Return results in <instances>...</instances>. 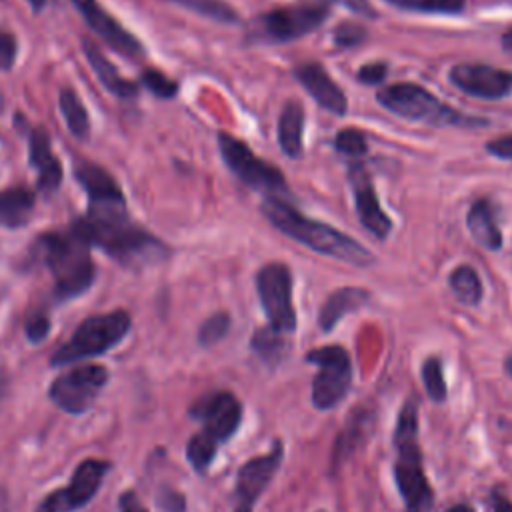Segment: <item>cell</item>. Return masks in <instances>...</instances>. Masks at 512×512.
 I'll return each mask as SVG.
<instances>
[{
  "label": "cell",
  "instance_id": "cell-37",
  "mask_svg": "<svg viewBox=\"0 0 512 512\" xmlns=\"http://www.w3.org/2000/svg\"><path fill=\"white\" fill-rule=\"evenodd\" d=\"M24 334L32 344L42 342L50 334V318L42 312H36L32 316H28V320L24 324Z\"/></svg>",
  "mask_w": 512,
  "mask_h": 512
},
{
  "label": "cell",
  "instance_id": "cell-34",
  "mask_svg": "<svg viewBox=\"0 0 512 512\" xmlns=\"http://www.w3.org/2000/svg\"><path fill=\"white\" fill-rule=\"evenodd\" d=\"M140 84H142L148 92H152L154 96L164 98V100L174 98V96L178 94V84H176L172 78H168L166 74H162L160 70H154V68H146V70L140 74Z\"/></svg>",
  "mask_w": 512,
  "mask_h": 512
},
{
  "label": "cell",
  "instance_id": "cell-23",
  "mask_svg": "<svg viewBox=\"0 0 512 512\" xmlns=\"http://www.w3.org/2000/svg\"><path fill=\"white\" fill-rule=\"evenodd\" d=\"M74 178L86 192L88 202H102V200H112V198L124 196L122 190L118 188L116 180L98 164L84 162V160L76 162Z\"/></svg>",
  "mask_w": 512,
  "mask_h": 512
},
{
  "label": "cell",
  "instance_id": "cell-2",
  "mask_svg": "<svg viewBox=\"0 0 512 512\" xmlns=\"http://www.w3.org/2000/svg\"><path fill=\"white\" fill-rule=\"evenodd\" d=\"M264 218L282 234L290 236L292 240L304 244L306 248L354 264V266H368L374 262V254L356 242L352 236L336 230L330 224L310 220L300 210H296L290 202L278 196H266L260 206Z\"/></svg>",
  "mask_w": 512,
  "mask_h": 512
},
{
  "label": "cell",
  "instance_id": "cell-13",
  "mask_svg": "<svg viewBox=\"0 0 512 512\" xmlns=\"http://www.w3.org/2000/svg\"><path fill=\"white\" fill-rule=\"evenodd\" d=\"M450 82L464 94L482 100H500L512 94V72L488 64H456L448 74Z\"/></svg>",
  "mask_w": 512,
  "mask_h": 512
},
{
  "label": "cell",
  "instance_id": "cell-18",
  "mask_svg": "<svg viewBox=\"0 0 512 512\" xmlns=\"http://www.w3.org/2000/svg\"><path fill=\"white\" fill-rule=\"evenodd\" d=\"M298 82L306 88V92L328 112L336 116H344L348 110L346 94L340 86L330 78L326 68L318 62H306L294 70Z\"/></svg>",
  "mask_w": 512,
  "mask_h": 512
},
{
  "label": "cell",
  "instance_id": "cell-49",
  "mask_svg": "<svg viewBox=\"0 0 512 512\" xmlns=\"http://www.w3.org/2000/svg\"><path fill=\"white\" fill-rule=\"evenodd\" d=\"M504 368H506V370H508V372H510V374H512V356H510V358H508V360H506V364H504Z\"/></svg>",
  "mask_w": 512,
  "mask_h": 512
},
{
  "label": "cell",
  "instance_id": "cell-45",
  "mask_svg": "<svg viewBox=\"0 0 512 512\" xmlns=\"http://www.w3.org/2000/svg\"><path fill=\"white\" fill-rule=\"evenodd\" d=\"M502 48H504V52L512 54V28L502 34Z\"/></svg>",
  "mask_w": 512,
  "mask_h": 512
},
{
  "label": "cell",
  "instance_id": "cell-20",
  "mask_svg": "<svg viewBox=\"0 0 512 512\" xmlns=\"http://www.w3.org/2000/svg\"><path fill=\"white\" fill-rule=\"evenodd\" d=\"M82 52H84L88 64L92 66L96 78L100 80V84H102L110 94H114V96H118V98H124V100L134 98V96L138 94L136 82H130V80L122 78V76L118 74L116 66L102 54V50H100L92 40H88V38L82 40Z\"/></svg>",
  "mask_w": 512,
  "mask_h": 512
},
{
  "label": "cell",
  "instance_id": "cell-4",
  "mask_svg": "<svg viewBox=\"0 0 512 512\" xmlns=\"http://www.w3.org/2000/svg\"><path fill=\"white\" fill-rule=\"evenodd\" d=\"M418 418L416 404L406 402L394 434V446L398 452L394 476L398 490L404 498L408 512H428L432 506V488L422 470V456L418 450Z\"/></svg>",
  "mask_w": 512,
  "mask_h": 512
},
{
  "label": "cell",
  "instance_id": "cell-44",
  "mask_svg": "<svg viewBox=\"0 0 512 512\" xmlns=\"http://www.w3.org/2000/svg\"><path fill=\"white\" fill-rule=\"evenodd\" d=\"M494 512H512V502L504 496H498L494 500Z\"/></svg>",
  "mask_w": 512,
  "mask_h": 512
},
{
  "label": "cell",
  "instance_id": "cell-47",
  "mask_svg": "<svg viewBox=\"0 0 512 512\" xmlns=\"http://www.w3.org/2000/svg\"><path fill=\"white\" fill-rule=\"evenodd\" d=\"M446 512H474V510L468 504H456V506H450Z\"/></svg>",
  "mask_w": 512,
  "mask_h": 512
},
{
  "label": "cell",
  "instance_id": "cell-31",
  "mask_svg": "<svg viewBox=\"0 0 512 512\" xmlns=\"http://www.w3.org/2000/svg\"><path fill=\"white\" fill-rule=\"evenodd\" d=\"M252 348L266 360H276L280 358V354L286 352L288 348V340L284 336V332L272 328V326H266V328H260L254 332V338H252Z\"/></svg>",
  "mask_w": 512,
  "mask_h": 512
},
{
  "label": "cell",
  "instance_id": "cell-48",
  "mask_svg": "<svg viewBox=\"0 0 512 512\" xmlns=\"http://www.w3.org/2000/svg\"><path fill=\"white\" fill-rule=\"evenodd\" d=\"M234 512H252V504H248V502H238V506H236Z\"/></svg>",
  "mask_w": 512,
  "mask_h": 512
},
{
  "label": "cell",
  "instance_id": "cell-39",
  "mask_svg": "<svg viewBox=\"0 0 512 512\" xmlns=\"http://www.w3.org/2000/svg\"><path fill=\"white\" fill-rule=\"evenodd\" d=\"M386 72H388V66L384 62H370L358 68L356 78L366 86H376L386 78Z\"/></svg>",
  "mask_w": 512,
  "mask_h": 512
},
{
  "label": "cell",
  "instance_id": "cell-14",
  "mask_svg": "<svg viewBox=\"0 0 512 512\" xmlns=\"http://www.w3.org/2000/svg\"><path fill=\"white\" fill-rule=\"evenodd\" d=\"M190 416L202 422V430L208 436H212L216 442H224L236 432L242 408L230 392H214L200 398L190 408Z\"/></svg>",
  "mask_w": 512,
  "mask_h": 512
},
{
  "label": "cell",
  "instance_id": "cell-5",
  "mask_svg": "<svg viewBox=\"0 0 512 512\" xmlns=\"http://www.w3.org/2000/svg\"><path fill=\"white\" fill-rule=\"evenodd\" d=\"M376 100L382 108L388 112L412 120V122H424L430 126H464V128H476L486 126L488 120L474 118L468 114H462L460 110L450 108L442 100H438L432 92L422 88L414 82H396L390 86H384L376 92Z\"/></svg>",
  "mask_w": 512,
  "mask_h": 512
},
{
  "label": "cell",
  "instance_id": "cell-30",
  "mask_svg": "<svg viewBox=\"0 0 512 512\" xmlns=\"http://www.w3.org/2000/svg\"><path fill=\"white\" fill-rule=\"evenodd\" d=\"M400 10L420 12V14H460L464 10V0H384Z\"/></svg>",
  "mask_w": 512,
  "mask_h": 512
},
{
  "label": "cell",
  "instance_id": "cell-3",
  "mask_svg": "<svg viewBox=\"0 0 512 512\" xmlns=\"http://www.w3.org/2000/svg\"><path fill=\"white\" fill-rule=\"evenodd\" d=\"M30 256L44 264L54 278L56 300H70L84 294L96 278L90 244L72 228L40 234L30 244Z\"/></svg>",
  "mask_w": 512,
  "mask_h": 512
},
{
  "label": "cell",
  "instance_id": "cell-1",
  "mask_svg": "<svg viewBox=\"0 0 512 512\" xmlns=\"http://www.w3.org/2000/svg\"><path fill=\"white\" fill-rule=\"evenodd\" d=\"M70 228L90 246H96L126 268L162 262L170 254L160 238L134 224L128 214L106 218L86 214L76 218Z\"/></svg>",
  "mask_w": 512,
  "mask_h": 512
},
{
  "label": "cell",
  "instance_id": "cell-40",
  "mask_svg": "<svg viewBox=\"0 0 512 512\" xmlns=\"http://www.w3.org/2000/svg\"><path fill=\"white\" fill-rule=\"evenodd\" d=\"M158 506L164 512H184L186 500H184V496L180 492H176L172 488H162L158 492Z\"/></svg>",
  "mask_w": 512,
  "mask_h": 512
},
{
  "label": "cell",
  "instance_id": "cell-38",
  "mask_svg": "<svg viewBox=\"0 0 512 512\" xmlns=\"http://www.w3.org/2000/svg\"><path fill=\"white\" fill-rule=\"evenodd\" d=\"M16 56H18V38L8 30H0V70L4 72L12 70Z\"/></svg>",
  "mask_w": 512,
  "mask_h": 512
},
{
  "label": "cell",
  "instance_id": "cell-32",
  "mask_svg": "<svg viewBox=\"0 0 512 512\" xmlns=\"http://www.w3.org/2000/svg\"><path fill=\"white\" fill-rule=\"evenodd\" d=\"M334 148L346 158L360 160L368 152V140L366 134L358 128H342L336 132Z\"/></svg>",
  "mask_w": 512,
  "mask_h": 512
},
{
  "label": "cell",
  "instance_id": "cell-43",
  "mask_svg": "<svg viewBox=\"0 0 512 512\" xmlns=\"http://www.w3.org/2000/svg\"><path fill=\"white\" fill-rule=\"evenodd\" d=\"M120 512H148L136 498L134 492H124L120 496Z\"/></svg>",
  "mask_w": 512,
  "mask_h": 512
},
{
  "label": "cell",
  "instance_id": "cell-35",
  "mask_svg": "<svg viewBox=\"0 0 512 512\" xmlns=\"http://www.w3.org/2000/svg\"><path fill=\"white\" fill-rule=\"evenodd\" d=\"M228 330H230V316L226 312H216L202 322L198 330V342L202 346H212L220 342L228 334Z\"/></svg>",
  "mask_w": 512,
  "mask_h": 512
},
{
  "label": "cell",
  "instance_id": "cell-36",
  "mask_svg": "<svg viewBox=\"0 0 512 512\" xmlns=\"http://www.w3.org/2000/svg\"><path fill=\"white\" fill-rule=\"evenodd\" d=\"M366 38V28L356 22H340L332 30V40L338 48H352Z\"/></svg>",
  "mask_w": 512,
  "mask_h": 512
},
{
  "label": "cell",
  "instance_id": "cell-41",
  "mask_svg": "<svg viewBox=\"0 0 512 512\" xmlns=\"http://www.w3.org/2000/svg\"><path fill=\"white\" fill-rule=\"evenodd\" d=\"M486 152L500 158V160H512V134L508 136H500L494 138L490 142H486Z\"/></svg>",
  "mask_w": 512,
  "mask_h": 512
},
{
  "label": "cell",
  "instance_id": "cell-46",
  "mask_svg": "<svg viewBox=\"0 0 512 512\" xmlns=\"http://www.w3.org/2000/svg\"><path fill=\"white\" fill-rule=\"evenodd\" d=\"M26 2L32 8V12H40L46 6V0H26Z\"/></svg>",
  "mask_w": 512,
  "mask_h": 512
},
{
  "label": "cell",
  "instance_id": "cell-10",
  "mask_svg": "<svg viewBox=\"0 0 512 512\" xmlns=\"http://www.w3.org/2000/svg\"><path fill=\"white\" fill-rule=\"evenodd\" d=\"M106 380H108V370L104 366L82 364L54 378L48 394H50V400L60 410L68 414H82L94 404Z\"/></svg>",
  "mask_w": 512,
  "mask_h": 512
},
{
  "label": "cell",
  "instance_id": "cell-17",
  "mask_svg": "<svg viewBox=\"0 0 512 512\" xmlns=\"http://www.w3.org/2000/svg\"><path fill=\"white\" fill-rule=\"evenodd\" d=\"M28 164L36 170V188L44 194L56 192L62 182V166L52 154L50 134L36 126L28 134Z\"/></svg>",
  "mask_w": 512,
  "mask_h": 512
},
{
  "label": "cell",
  "instance_id": "cell-25",
  "mask_svg": "<svg viewBox=\"0 0 512 512\" xmlns=\"http://www.w3.org/2000/svg\"><path fill=\"white\" fill-rule=\"evenodd\" d=\"M36 206L34 192L24 186H10L0 190V226L22 228L30 222Z\"/></svg>",
  "mask_w": 512,
  "mask_h": 512
},
{
  "label": "cell",
  "instance_id": "cell-8",
  "mask_svg": "<svg viewBox=\"0 0 512 512\" xmlns=\"http://www.w3.org/2000/svg\"><path fill=\"white\" fill-rule=\"evenodd\" d=\"M306 360L318 366L312 382V402L320 410L334 408L350 390L352 364L342 346H322L310 350Z\"/></svg>",
  "mask_w": 512,
  "mask_h": 512
},
{
  "label": "cell",
  "instance_id": "cell-19",
  "mask_svg": "<svg viewBox=\"0 0 512 512\" xmlns=\"http://www.w3.org/2000/svg\"><path fill=\"white\" fill-rule=\"evenodd\" d=\"M282 460V446L276 444L272 448V452L252 458L248 460L236 478V494H238V502H248L252 504L262 492L264 488L270 484V480L274 478L278 466Z\"/></svg>",
  "mask_w": 512,
  "mask_h": 512
},
{
  "label": "cell",
  "instance_id": "cell-12",
  "mask_svg": "<svg viewBox=\"0 0 512 512\" xmlns=\"http://www.w3.org/2000/svg\"><path fill=\"white\" fill-rule=\"evenodd\" d=\"M108 470H110V462L106 460H96V458L82 460L76 466L68 486L50 492L38 504L36 512H72L76 508L86 506L98 492Z\"/></svg>",
  "mask_w": 512,
  "mask_h": 512
},
{
  "label": "cell",
  "instance_id": "cell-24",
  "mask_svg": "<svg viewBox=\"0 0 512 512\" xmlns=\"http://www.w3.org/2000/svg\"><path fill=\"white\" fill-rule=\"evenodd\" d=\"M466 226L470 236L476 244H480L484 250H500L502 248V232L496 224L492 206L486 198L476 200L468 214H466Z\"/></svg>",
  "mask_w": 512,
  "mask_h": 512
},
{
  "label": "cell",
  "instance_id": "cell-6",
  "mask_svg": "<svg viewBox=\"0 0 512 512\" xmlns=\"http://www.w3.org/2000/svg\"><path fill=\"white\" fill-rule=\"evenodd\" d=\"M132 320L126 310H112L88 316L78 324L68 342H64L50 358L52 366H66L78 360L100 356L114 348L128 332Z\"/></svg>",
  "mask_w": 512,
  "mask_h": 512
},
{
  "label": "cell",
  "instance_id": "cell-7",
  "mask_svg": "<svg viewBox=\"0 0 512 512\" xmlns=\"http://www.w3.org/2000/svg\"><path fill=\"white\" fill-rule=\"evenodd\" d=\"M218 148L230 172L236 174V178L248 188L258 190L266 196H278L286 192V180L282 172L276 170L272 164L260 160L242 140L220 132Z\"/></svg>",
  "mask_w": 512,
  "mask_h": 512
},
{
  "label": "cell",
  "instance_id": "cell-11",
  "mask_svg": "<svg viewBox=\"0 0 512 512\" xmlns=\"http://www.w3.org/2000/svg\"><path fill=\"white\" fill-rule=\"evenodd\" d=\"M326 4H298L274 8L256 20L260 36L272 42H290L320 28L328 18Z\"/></svg>",
  "mask_w": 512,
  "mask_h": 512
},
{
  "label": "cell",
  "instance_id": "cell-29",
  "mask_svg": "<svg viewBox=\"0 0 512 512\" xmlns=\"http://www.w3.org/2000/svg\"><path fill=\"white\" fill-rule=\"evenodd\" d=\"M216 446H218V442L212 436H208L204 430L194 434L186 446V458H188L190 466L200 474L206 472L216 454Z\"/></svg>",
  "mask_w": 512,
  "mask_h": 512
},
{
  "label": "cell",
  "instance_id": "cell-15",
  "mask_svg": "<svg viewBox=\"0 0 512 512\" xmlns=\"http://www.w3.org/2000/svg\"><path fill=\"white\" fill-rule=\"evenodd\" d=\"M348 182H350V188L354 194V206H356L360 224L378 240L388 238V234L392 230V220L382 210L376 190L372 186L370 174L364 170L362 164H358V162L350 164Z\"/></svg>",
  "mask_w": 512,
  "mask_h": 512
},
{
  "label": "cell",
  "instance_id": "cell-27",
  "mask_svg": "<svg viewBox=\"0 0 512 512\" xmlns=\"http://www.w3.org/2000/svg\"><path fill=\"white\" fill-rule=\"evenodd\" d=\"M58 102H60V112L66 120L68 130L76 138H86L90 132V118H88V112H86L80 96L72 88H62Z\"/></svg>",
  "mask_w": 512,
  "mask_h": 512
},
{
  "label": "cell",
  "instance_id": "cell-9",
  "mask_svg": "<svg viewBox=\"0 0 512 512\" xmlns=\"http://www.w3.org/2000/svg\"><path fill=\"white\" fill-rule=\"evenodd\" d=\"M256 292L272 328L288 334L296 328L292 274L284 262L264 264L256 274Z\"/></svg>",
  "mask_w": 512,
  "mask_h": 512
},
{
  "label": "cell",
  "instance_id": "cell-22",
  "mask_svg": "<svg viewBox=\"0 0 512 512\" xmlns=\"http://www.w3.org/2000/svg\"><path fill=\"white\" fill-rule=\"evenodd\" d=\"M368 298H370L368 290L356 288V286H344L334 290L320 308V316H318L320 328L326 332L332 330L344 314H350L362 308L368 302Z\"/></svg>",
  "mask_w": 512,
  "mask_h": 512
},
{
  "label": "cell",
  "instance_id": "cell-42",
  "mask_svg": "<svg viewBox=\"0 0 512 512\" xmlns=\"http://www.w3.org/2000/svg\"><path fill=\"white\" fill-rule=\"evenodd\" d=\"M342 4L346 6L350 12L358 14V16H364V18H374L376 12L372 10L370 2L368 0H314V4Z\"/></svg>",
  "mask_w": 512,
  "mask_h": 512
},
{
  "label": "cell",
  "instance_id": "cell-28",
  "mask_svg": "<svg viewBox=\"0 0 512 512\" xmlns=\"http://www.w3.org/2000/svg\"><path fill=\"white\" fill-rule=\"evenodd\" d=\"M166 2L178 4L190 12H196L216 22H224V24L238 22V14L234 12V8L222 0H166Z\"/></svg>",
  "mask_w": 512,
  "mask_h": 512
},
{
  "label": "cell",
  "instance_id": "cell-21",
  "mask_svg": "<svg viewBox=\"0 0 512 512\" xmlns=\"http://www.w3.org/2000/svg\"><path fill=\"white\" fill-rule=\"evenodd\" d=\"M278 144L288 158H300L304 150V108L288 100L278 116Z\"/></svg>",
  "mask_w": 512,
  "mask_h": 512
},
{
  "label": "cell",
  "instance_id": "cell-33",
  "mask_svg": "<svg viewBox=\"0 0 512 512\" xmlns=\"http://www.w3.org/2000/svg\"><path fill=\"white\" fill-rule=\"evenodd\" d=\"M422 380L428 396L436 402H442L446 398V382L442 374V364L438 358H428L422 364Z\"/></svg>",
  "mask_w": 512,
  "mask_h": 512
},
{
  "label": "cell",
  "instance_id": "cell-16",
  "mask_svg": "<svg viewBox=\"0 0 512 512\" xmlns=\"http://www.w3.org/2000/svg\"><path fill=\"white\" fill-rule=\"evenodd\" d=\"M80 16L86 20V24L118 54L126 58H136L144 54V46L140 40L128 32L112 14H108L98 0H72Z\"/></svg>",
  "mask_w": 512,
  "mask_h": 512
},
{
  "label": "cell",
  "instance_id": "cell-26",
  "mask_svg": "<svg viewBox=\"0 0 512 512\" xmlns=\"http://www.w3.org/2000/svg\"><path fill=\"white\" fill-rule=\"evenodd\" d=\"M448 284L452 294L466 306H476L482 300V280L478 272L468 264L456 266L448 276Z\"/></svg>",
  "mask_w": 512,
  "mask_h": 512
}]
</instances>
